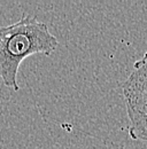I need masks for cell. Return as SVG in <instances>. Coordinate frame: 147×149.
Segmentation results:
<instances>
[{
  "label": "cell",
  "instance_id": "6da1fadb",
  "mask_svg": "<svg viewBox=\"0 0 147 149\" xmlns=\"http://www.w3.org/2000/svg\"><path fill=\"white\" fill-rule=\"evenodd\" d=\"M59 40L46 23L35 16L23 15L13 24L0 28V78L5 86L18 92V68L29 56L51 55Z\"/></svg>",
  "mask_w": 147,
  "mask_h": 149
},
{
  "label": "cell",
  "instance_id": "7a4b0ae2",
  "mask_svg": "<svg viewBox=\"0 0 147 149\" xmlns=\"http://www.w3.org/2000/svg\"><path fill=\"white\" fill-rule=\"evenodd\" d=\"M122 91L129 117V135L132 140L147 142V53L134 62Z\"/></svg>",
  "mask_w": 147,
  "mask_h": 149
}]
</instances>
